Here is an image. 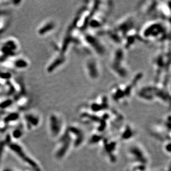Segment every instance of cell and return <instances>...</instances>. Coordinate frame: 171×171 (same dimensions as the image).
<instances>
[{
  "instance_id": "3",
  "label": "cell",
  "mask_w": 171,
  "mask_h": 171,
  "mask_svg": "<svg viewBox=\"0 0 171 171\" xmlns=\"http://www.w3.org/2000/svg\"><path fill=\"white\" fill-rule=\"evenodd\" d=\"M143 77L142 73L140 72L127 82L113 85L110 91V97L111 100L118 104H127L132 96L136 93V88Z\"/></svg>"
},
{
  "instance_id": "1",
  "label": "cell",
  "mask_w": 171,
  "mask_h": 171,
  "mask_svg": "<svg viewBox=\"0 0 171 171\" xmlns=\"http://www.w3.org/2000/svg\"><path fill=\"white\" fill-rule=\"evenodd\" d=\"M138 34L143 41L166 43L170 42V21L151 20L143 25Z\"/></svg>"
},
{
  "instance_id": "12",
  "label": "cell",
  "mask_w": 171,
  "mask_h": 171,
  "mask_svg": "<svg viewBox=\"0 0 171 171\" xmlns=\"http://www.w3.org/2000/svg\"><path fill=\"white\" fill-rule=\"evenodd\" d=\"M67 131L72 138L74 148L82 147L85 141V135L84 130L78 125L72 123L67 127Z\"/></svg>"
},
{
  "instance_id": "2",
  "label": "cell",
  "mask_w": 171,
  "mask_h": 171,
  "mask_svg": "<svg viewBox=\"0 0 171 171\" xmlns=\"http://www.w3.org/2000/svg\"><path fill=\"white\" fill-rule=\"evenodd\" d=\"M135 93L138 99L144 102L157 101L170 105V89L167 88V85L159 83L146 84L140 88Z\"/></svg>"
},
{
  "instance_id": "17",
  "label": "cell",
  "mask_w": 171,
  "mask_h": 171,
  "mask_svg": "<svg viewBox=\"0 0 171 171\" xmlns=\"http://www.w3.org/2000/svg\"><path fill=\"white\" fill-rule=\"evenodd\" d=\"M24 121L27 126L36 127L40 122L41 117L38 112L34 111H30L24 115Z\"/></svg>"
},
{
  "instance_id": "11",
  "label": "cell",
  "mask_w": 171,
  "mask_h": 171,
  "mask_svg": "<svg viewBox=\"0 0 171 171\" xmlns=\"http://www.w3.org/2000/svg\"><path fill=\"white\" fill-rule=\"evenodd\" d=\"M20 49L19 42L13 37L6 39L0 44V52L3 58H7V59L17 56Z\"/></svg>"
},
{
  "instance_id": "7",
  "label": "cell",
  "mask_w": 171,
  "mask_h": 171,
  "mask_svg": "<svg viewBox=\"0 0 171 171\" xmlns=\"http://www.w3.org/2000/svg\"><path fill=\"white\" fill-rule=\"evenodd\" d=\"M48 126L50 135L54 138H60L67 129L63 116L57 112H52L49 114Z\"/></svg>"
},
{
  "instance_id": "14",
  "label": "cell",
  "mask_w": 171,
  "mask_h": 171,
  "mask_svg": "<svg viewBox=\"0 0 171 171\" xmlns=\"http://www.w3.org/2000/svg\"><path fill=\"white\" fill-rule=\"evenodd\" d=\"M58 27V23L53 18H48L40 23L37 28L36 33L39 37H44L53 33Z\"/></svg>"
},
{
  "instance_id": "19",
  "label": "cell",
  "mask_w": 171,
  "mask_h": 171,
  "mask_svg": "<svg viewBox=\"0 0 171 171\" xmlns=\"http://www.w3.org/2000/svg\"><path fill=\"white\" fill-rule=\"evenodd\" d=\"M14 100L12 98L9 97H1L0 98V108L6 109L12 105Z\"/></svg>"
},
{
  "instance_id": "18",
  "label": "cell",
  "mask_w": 171,
  "mask_h": 171,
  "mask_svg": "<svg viewBox=\"0 0 171 171\" xmlns=\"http://www.w3.org/2000/svg\"><path fill=\"white\" fill-rule=\"evenodd\" d=\"M136 135V131L132 125L127 123L122 126L120 133V137L123 141L130 140Z\"/></svg>"
},
{
  "instance_id": "10",
  "label": "cell",
  "mask_w": 171,
  "mask_h": 171,
  "mask_svg": "<svg viewBox=\"0 0 171 171\" xmlns=\"http://www.w3.org/2000/svg\"><path fill=\"white\" fill-rule=\"evenodd\" d=\"M84 69L86 77L90 80H98L101 75L100 64L95 57H89L85 59Z\"/></svg>"
},
{
  "instance_id": "13",
  "label": "cell",
  "mask_w": 171,
  "mask_h": 171,
  "mask_svg": "<svg viewBox=\"0 0 171 171\" xmlns=\"http://www.w3.org/2000/svg\"><path fill=\"white\" fill-rule=\"evenodd\" d=\"M128 154L135 164L146 166L149 162L148 156L143 147L140 145L131 146L128 150Z\"/></svg>"
},
{
  "instance_id": "8",
  "label": "cell",
  "mask_w": 171,
  "mask_h": 171,
  "mask_svg": "<svg viewBox=\"0 0 171 171\" xmlns=\"http://www.w3.org/2000/svg\"><path fill=\"white\" fill-rule=\"evenodd\" d=\"M110 98L105 94H100L88 101L85 110L94 114L110 109Z\"/></svg>"
},
{
  "instance_id": "15",
  "label": "cell",
  "mask_w": 171,
  "mask_h": 171,
  "mask_svg": "<svg viewBox=\"0 0 171 171\" xmlns=\"http://www.w3.org/2000/svg\"><path fill=\"white\" fill-rule=\"evenodd\" d=\"M3 64L6 67L20 70L27 69L30 64L28 59L17 55L6 59Z\"/></svg>"
},
{
  "instance_id": "9",
  "label": "cell",
  "mask_w": 171,
  "mask_h": 171,
  "mask_svg": "<svg viewBox=\"0 0 171 171\" xmlns=\"http://www.w3.org/2000/svg\"><path fill=\"white\" fill-rule=\"evenodd\" d=\"M136 20L132 15H126L117 21L112 28L122 38L136 30Z\"/></svg>"
},
{
  "instance_id": "20",
  "label": "cell",
  "mask_w": 171,
  "mask_h": 171,
  "mask_svg": "<svg viewBox=\"0 0 171 171\" xmlns=\"http://www.w3.org/2000/svg\"><path fill=\"white\" fill-rule=\"evenodd\" d=\"M170 141H167L166 142L165 145H164V151L166 152L167 154L170 155L171 151H170Z\"/></svg>"
},
{
  "instance_id": "16",
  "label": "cell",
  "mask_w": 171,
  "mask_h": 171,
  "mask_svg": "<svg viewBox=\"0 0 171 171\" xmlns=\"http://www.w3.org/2000/svg\"><path fill=\"white\" fill-rule=\"evenodd\" d=\"M67 55L57 53L46 67L47 73L48 74H52L60 69L67 62Z\"/></svg>"
},
{
  "instance_id": "6",
  "label": "cell",
  "mask_w": 171,
  "mask_h": 171,
  "mask_svg": "<svg viewBox=\"0 0 171 171\" xmlns=\"http://www.w3.org/2000/svg\"><path fill=\"white\" fill-rule=\"evenodd\" d=\"M80 45L97 57L103 56L106 52L105 45L92 32H85L81 34Z\"/></svg>"
},
{
  "instance_id": "5",
  "label": "cell",
  "mask_w": 171,
  "mask_h": 171,
  "mask_svg": "<svg viewBox=\"0 0 171 171\" xmlns=\"http://www.w3.org/2000/svg\"><path fill=\"white\" fill-rule=\"evenodd\" d=\"M126 50L118 46L112 52L110 59L109 68L115 76L120 79H126L129 75L126 63Z\"/></svg>"
},
{
  "instance_id": "4",
  "label": "cell",
  "mask_w": 171,
  "mask_h": 171,
  "mask_svg": "<svg viewBox=\"0 0 171 171\" xmlns=\"http://www.w3.org/2000/svg\"><path fill=\"white\" fill-rule=\"evenodd\" d=\"M151 62L156 79L155 83L169 84L167 75L170 69V46L167 47L166 44L158 50L153 55Z\"/></svg>"
}]
</instances>
